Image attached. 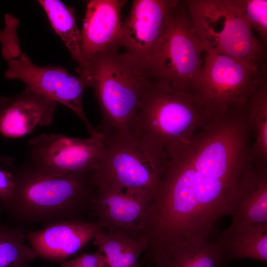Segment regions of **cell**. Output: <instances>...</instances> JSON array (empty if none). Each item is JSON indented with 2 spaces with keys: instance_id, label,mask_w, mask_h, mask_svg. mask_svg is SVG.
I'll list each match as a JSON object with an SVG mask.
<instances>
[{
  "instance_id": "obj_1",
  "label": "cell",
  "mask_w": 267,
  "mask_h": 267,
  "mask_svg": "<svg viewBox=\"0 0 267 267\" xmlns=\"http://www.w3.org/2000/svg\"><path fill=\"white\" fill-rule=\"evenodd\" d=\"M246 112L244 107L234 108L215 118L168 157L140 225L151 250L214 240L218 222L231 214L251 160L252 134Z\"/></svg>"
},
{
  "instance_id": "obj_2",
  "label": "cell",
  "mask_w": 267,
  "mask_h": 267,
  "mask_svg": "<svg viewBox=\"0 0 267 267\" xmlns=\"http://www.w3.org/2000/svg\"><path fill=\"white\" fill-rule=\"evenodd\" d=\"M76 71L93 89L101 115L98 131L106 137L130 135L152 79L148 71L117 46L91 58Z\"/></svg>"
},
{
  "instance_id": "obj_3",
  "label": "cell",
  "mask_w": 267,
  "mask_h": 267,
  "mask_svg": "<svg viewBox=\"0 0 267 267\" xmlns=\"http://www.w3.org/2000/svg\"><path fill=\"white\" fill-rule=\"evenodd\" d=\"M93 172L60 176L39 174L23 165L15 170L16 191L4 210L23 223L45 224L92 215L97 189Z\"/></svg>"
},
{
  "instance_id": "obj_4",
  "label": "cell",
  "mask_w": 267,
  "mask_h": 267,
  "mask_svg": "<svg viewBox=\"0 0 267 267\" xmlns=\"http://www.w3.org/2000/svg\"><path fill=\"white\" fill-rule=\"evenodd\" d=\"M215 118L191 92L152 79L130 134L162 146L169 157Z\"/></svg>"
},
{
  "instance_id": "obj_5",
  "label": "cell",
  "mask_w": 267,
  "mask_h": 267,
  "mask_svg": "<svg viewBox=\"0 0 267 267\" xmlns=\"http://www.w3.org/2000/svg\"><path fill=\"white\" fill-rule=\"evenodd\" d=\"M105 138V151L93 172L94 184L126 190L147 202L154 194L166 167L169 158L165 150L132 135Z\"/></svg>"
},
{
  "instance_id": "obj_6",
  "label": "cell",
  "mask_w": 267,
  "mask_h": 267,
  "mask_svg": "<svg viewBox=\"0 0 267 267\" xmlns=\"http://www.w3.org/2000/svg\"><path fill=\"white\" fill-rule=\"evenodd\" d=\"M204 48L267 65L265 46L245 19L238 0H183Z\"/></svg>"
},
{
  "instance_id": "obj_7",
  "label": "cell",
  "mask_w": 267,
  "mask_h": 267,
  "mask_svg": "<svg viewBox=\"0 0 267 267\" xmlns=\"http://www.w3.org/2000/svg\"><path fill=\"white\" fill-rule=\"evenodd\" d=\"M267 77V65L204 48L202 69L190 92L212 116H222L230 108L246 106Z\"/></svg>"
},
{
  "instance_id": "obj_8",
  "label": "cell",
  "mask_w": 267,
  "mask_h": 267,
  "mask_svg": "<svg viewBox=\"0 0 267 267\" xmlns=\"http://www.w3.org/2000/svg\"><path fill=\"white\" fill-rule=\"evenodd\" d=\"M204 48L194 30L183 0L174 9L154 55L153 79L190 91L203 63Z\"/></svg>"
},
{
  "instance_id": "obj_9",
  "label": "cell",
  "mask_w": 267,
  "mask_h": 267,
  "mask_svg": "<svg viewBox=\"0 0 267 267\" xmlns=\"http://www.w3.org/2000/svg\"><path fill=\"white\" fill-rule=\"evenodd\" d=\"M106 146L105 137L99 131L87 138L40 134L28 141L23 165L47 176L94 172Z\"/></svg>"
},
{
  "instance_id": "obj_10",
  "label": "cell",
  "mask_w": 267,
  "mask_h": 267,
  "mask_svg": "<svg viewBox=\"0 0 267 267\" xmlns=\"http://www.w3.org/2000/svg\"><path fill=\"white\" fill-rule=\"evenodd\" d=\"M7 62L6 79L19 80L35 92L68 107L82 120L90 135L98 132L84 110L83 95L88 86L82 76L73 75L58 66L37 65L23 52Z\"/></svg>"
},
{
  "instance_id": "obj_11",
  "label": "cell",
  "mask_w": 267,
  "mask_h": 267,
  "mask_svg": "<svg viewBox=\"0 0 267 267\" xmlns=\"http://www.w3.org/2000/svg\"><path fill=\"white\" fill-rule=\"evenodd\" d=\"M179 1L134 0L122 22L119 46L132 55L149 74L155 52Z\"/></svg>"
},
{
  "instance_id": "obj_12",
  "label": "cell",
  "mask_w": 267,
  "mask_h": 267,
  "mask_svg": "<svg viewBox=\"0 0 267 267\" xmlns=\"http://www.w3.org/2000/svg\"><path fill=\"white\" fill-rule=\"evenodd\" d=\"M103 229L96 222L62 220L26 233L38 257L61 264L81 251Z\"/></svg>"
},
{
  "instance_id": "obj_13",
  "label": "cell",
  "mask_w": 267,
  "mask_h": 267,
  "mask_svg": "<svg viewBox=\"0 0 267 267\" xmlns=\"http://www.w3.org/2000/svg\"><path fill=\"white\" fill-rule=\"evenodd\" d=\"M58 103L25 87L13 96L0 97V135L9 138L31 134L38 126L50 125Z\"/></svg>"
},
{
  "instance_id": "obj_14",
  "label": "cell",
  "mask_w": 267,
  "mask_h": 267,
  "mask_svg": "<svg viewBox=\"0 0 267 267\" xmlns=\"http://www.w3.org/2000/svg\"><path fill=\"white\" fill-rule=\"evenodd\" d=\"M125 0H90L87 2L81 32L82 55L86 62L119 46L121 11Z\"/></svg>"
},
{
  "instance_id": "obj_15",
  "label": "cell",
  "mask_w": 267,
  "mask_h": 267,
  "mask_svg": "<svg viewBox=\"0 0 267 267\" xmlns=\"http://www.w3.org/2000/svg\"><path fill=\"white\" fill-rule=\"evenodd\" d=\"M145 199L126 190L109 186H97L92 216L105 231L140 236Z\"/></svg>"
},
{
  "instance_id": "obj_16",
  "label": "cell",
  "mask_w": 267,
  "mask_h": 267,
  "mask_svg": "<svg viewBox=\"0 0 267 267\" xmlns=\"http://www.w3.org/2000/svg\"><path fill=\"white\" fill-rule=\"evenodd\" d=\"M230 216L233 225L267 222V164L251 159L242 175Z\"/></svg>"
},
{
  "instance_id": "obj_17",
  "label": "cell",
  "mask_w": 267,
  "mask_h": 267,
  "mask_svg": "<svg viewBox=\"0 0 267 267\" xmlns=\"http://www.w3.org/2000/svg\"><path fill=\"white\" fill-rule=\"evenodd\" d=\"M213 242L223 262L250 259L267 262V222L230 224Z\"/></svg>"
},
{
  "instance_id": "obj_18",
  "label": "cell",
  "mask_w": 267,
  "mask_h": 267,
  "mask_svg": "<svg viewBox=\"0 0 267 267\" xmlns=\"http://www.w3.org/2000/svg\"><path fill=\"white\" fill-rule=\"evenodd\" d=\"M93 243L104 256L108 267H141L139 259L148 248L142 237L104 229L96 235Z\"/></svg>"
},
{
  "instance_id": "obj_19",
  "label": "cell",
  "mask_w": 267,
  "mask_h": 267,
  "mask_svg": "<svg viewBox=\"0 0 267 267\" xmlns=\"http://www.w3.org/2000/svg\"><path fill=\"white\" fill-rule=\"evenodd\" d=\"M38 2L45 11L52 28L60 37L71 57L78 64L77 69L86 65L82 55L81 32L75 17V9L59 0H40Z\"/></svg>"
},
{
  "instance_id": "obj_20",
  "label": "cell",
  "mask_w": 267,
  "mask_h": 267,
  "mask_svg": "<svg viewBox=\"0 0 267 267\" xmlns=\"http://www.w3.org/2000/svg\"><path fill=\"white\" fill-rule=\"evenodd\" d=\"M222 262L213 241L202 240L185 243L154 264L165 267H220Z\"/></svg>"
},
{
  "instance_id": "obj_21",
  "label": "cell",
  "mask_w": 267,
  "mask_h": 267,
  "mask_svg": "<svg viewBox=\"0 0 267 267\" xmlns=\"http://www.w3.org/2000/svg\"><path fill=\"white\" fill-rule=\"evenodd\" d=\"M246 110L253 137L251 157L256 162L267 164V77L249 98Z\"/></svg>"
},
{
  "instance_id": "obj_22",
  "label": "cell",
  "mask_w": 267,
  "mask_h": 267,
  "mask_svg": "<svg viewBox=\"0 0 267 267\" xmlns=\"http://www.w3.org/2000/svg\"><path fill=\"white\" fill-rule=\"evenodd\" d=\"M26 233L0 221V267H28L38 256L25 243Z\"/></svg>"
},
{
  "instance_id": "obj_23",
  "label": "cell",
  "mask_w": 267,
  "mask_h": 267,
  "mask_svg": "<svg viewBox=\"0 0 267 267\" xmlns=\"http://www.w3.org/2000/svg\"><path fill=\"white\" fill-rule=\"evenodd\" d=\"M242 13L253 31L265 46L267 42V0H238Z\"/></svg>"
},
{
  "instance_id": "obj_24",
  "label": "cell",
  "mask_w": 267,
  "mask_h": 267,
  "mask_svg": "<svg viewBox=\"0 0 267 267\" xmlns=\"http://www.w3.org/2000/svg\"><path fill=\"white\" fill-rule=\"evenodd\" d=\"M19 20L10 14L4 16V27L0 30V44L1 54L6 60L18 57L22 52L18 37Z\"/></svg>"
},
{
  "instance_id": "obj_25",
  "label": "cell",
  "mask_w": 267,
  "mask_h": 267,
  "mask_svg": "<svg viewBox=\"0 0 267 267\" xmlns=\"http://www.w3.org/2000/svg\"><path fill=\"white\" fill-rule=\"evenodd\" d=\"M16 169L12 158L3 156L0 159V207L3 210L15 195Z\"/></svg>"
},
{
  "instance_id": "obj_26",
  "label": "cell",
  "mask_w": 267,
  "mask_h": 267,
  "mask_svg": "<svg viewBox=\"0 0 267 267\" xmlns=\"http://www.w3.org/2000/svg\"><path fill=\"white\" fill-rule=\"evenodd\" d=\"M60 264L61 267H101L94 259L87 253L81 254Z\"/></svg>"
},
{
  "instance_id": "obj_27",
  "label": "cell",
  "mask_w": 267,
  "mask_h": 267,
  "mask_svg": "<svg viewBox=\"0 0 267 267\" xmlns=\"http://www.w3.org/2000/svg\"><path fill=\"white\" fill-rule=\"evenodd\" d=\"M155 267H165L163 266L159 265H155Z\"/></svg>"
}]
</instances>
